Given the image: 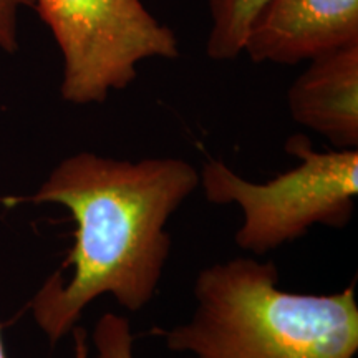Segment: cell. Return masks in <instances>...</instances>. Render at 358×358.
<instances>
[{"mask_svg":"<svg viewBox=\"0 0 358 358\" xmlns=\"http://www.w3.org/2000/svg\"><path fill=\"white\" fill-rule=\"evenodd\" d=\"M295 123L324 136L334 150L358 148V45L312 60L287 92Z\"/></svg>","mask_w":358,"mask_h":358,"instance_id":"obj_6","label":"cell"},{"mask_svg":"<svg viewBox=\"0 0 358 358\" xmlns=\"http://www.w3.org/2000/svg\"><path fill=\"white\" fill-rule=\"evenodd\" d=\"M92 342L95 358H134L131 325L118 313H103L93 329Z\"/></svg>","mask_w":358,"mask_h":358,"instance_id":"obj_8","label":"cell"},{"mask_svg":"<svg viewBox=\"0 0 358 358\" xmlns=\"http://www.w3.org/2000/svg\"><path fill=\"white\" fill-rule=\"evenodd\" d=\"M189 320L161 332L186 358H355V282L334 294L279 289L275 262L234 257L194 280Z\"/></svg>","mask_w":358,"mask_h":358,"instance_id":"obj_2","label":"cell"},{"mask_svg":"<svg viewBox=\"0 0 358 358\" xmlns=\"http://www.w3.org/2000/svg\"><path fill=\"white\" fill-rule=\"evenodd\" d=\"M71 334H73V342H75V358H88L90 345H88V337H87V332H85V329L77 325L73 330H71ZM0 358H8L6 345H3L2 334H0Z\"/></svg>","mask_w":358,"mask_h":358,"instance_id":"obj_10","label":"cell"},{"mask_svg":"<svg viewBox=\"0 0 358 358\" xmlns=\"http://www.w3.org/2000/svg\"><path fill=\"white\" fill-rule=\"evenodd\" d=\"M64 58L60 95L71 105L103 103L129 87L138 65L179 57L176 34L141 0H34Z\"/></svg>","mask_w":358,"mask_h":358,"instance_id":"obj_4","label":"cell"},{"mask_svg":"<svg viewBox=\"0 0 358 358\" xmlns=\"http://www.w3.org/2000/svg\"><path fill=\"white\" fill-rule=\"evenodd\" d=\"M285 151L301 163L267 182L248 181L221 159H209L199 173L211 204H236L243 224L237 248L264 256L306 236L312 226L345 229L358 194V151H317L306 134H294Z\"/></svg>","mask_w":358,"mask_h":358,"instance_id":"obj_3","label":"cell"},{"mask_svg":"<svg viewBox=\"0 0 358 358\" xmlns=\"http://www.w3.org/2000/svg\"><path fill=\"white\" fill-rule=\"evenodd\" d=\"M34 7V0H0V48L7 53L19 50V13Z\"/></svg>","mask_w":358,"mask_h":358,"instance_id":"obj_9","label":"cell"},{"mask_svg":"<svg viewBox=\"0 0 358 358\" xmlns=\"http://www.w3.org/2000/svg\"><path fill=\"white\" fill-rule=\"evenodd\" d=\"M198 186V169L179 158L129 161L80 151L62 159L24 199L64 206L77 224L62 266L71 267L70 279L55 271L30 301L45 337L60 342L103 295L129 312L145 308L171 252L168 221Z\"/></svg>","mask_w":358,"mask_h":358,"instance_id":"obj_1","label":"cell"},{"mask_svg":"<svg viewBox=\"0 0 358 358\" xmlns=\"http://www.w3.org/2000/svg\"><path fill=\"white\" fill-rule=\"evenodd\" d=\"M358 45V0H268L245 35L254 64L297 65Z\"/></svg>","mask_w":358,"mask_h":358,"instance_id":"obj_5","label":"cell"},{"mask_svg":"<svg viewBox=\"0 0 358 358\" xmlns=\"http://www.w3.org/2000/svg\"><path fill=\"white\" fill-rule=\"evenodd\" d=\"M267 2L268 0H208L211 30L206 40V55L216 62L239 57L250 24Z\"/></svg>","mask_w":358,"mask_h":358,"instance_id":"obj_7","label":"cell"}]
</instances>
